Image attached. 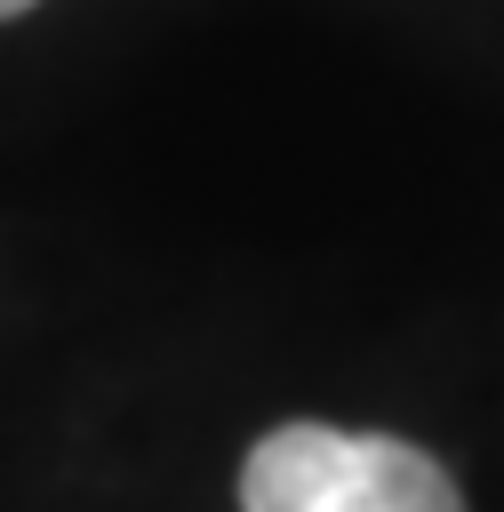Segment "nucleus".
<instances>
[{
  "instance_id": "nucleus-1",
  "label": "nucleus",
  "mask_w": 504,
  "mask_h": 512,
  "mask_svg": "<svg viewBox=\"0 0 504 512\" xmlns=\"http://www.w3.org/2000/svg\"><path fill=\"white\" fill-rule=\"evenodd\" d=\"M240 512H464V488L416 440L280 424L240 464Z\"/></svg>"
},
{
  "instance_id": "nucleus-2",
  "label": "nucleus",
  "mask_w": 504,
  "mask_h": 512,
  "mask_svg": "<svg viewBox=\"0 0 504 512\" xmlns=\"http://www.w3.org/2000/svg\"><path fill=\"white\" fill-rule=\"evenodd\" d=\"M24 8H32V0H0V16H24Z\"/></svg>"
}]
</instances>
